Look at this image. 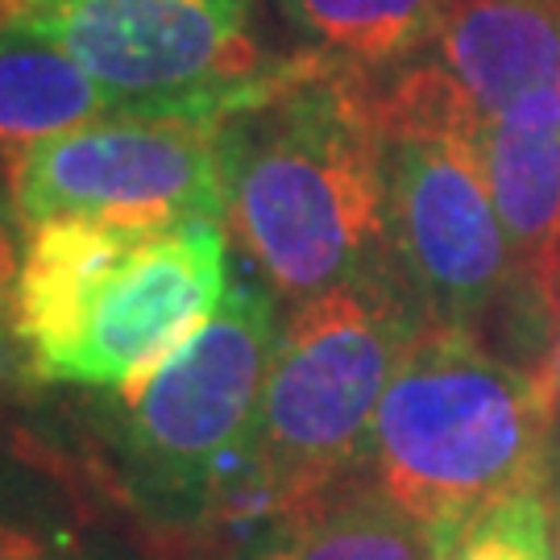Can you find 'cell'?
<instances>
[{"label": "cell", "instance_id": "cell-12", "mask_svg": "<svg viewBox=\"0 0 560 560\" xmlns=\"http://www.w3.org/2000/svg\"><path fill=\"white\" fill-rule=\"evenodd\" d=\"M108 117L101 88L59 46L0 30V166L30 145Z\"/></svg>", "mask_w": 560, "mask_h": 560}, {"label": "cell", "instance_id": "cell-10", "mask_svg": "<svg viewBox=\"0 0 560 560\" xmlns=\"http://www.w3.org/2000/svg\"><path fill=\"white\" fill-rule=\"evenodd\" d=\"M436 62L481 117L560 92V0H453Z\"/></svg>", "mask_w": 560, "mask_h": 560}, {"label": "cell", "instance_id": "cell-19", "mask_svg": "<svg viewBox=\"0 0 560 560\" xmlns=\"http://www.w3.org/2000/svg\"><path fill=\"white\" fill-rule=\"evenodd\" d=\"M13 13H18V0H0V30H9Z\"/></svg>", "mask_w": 560, "mask_h": 560}, {"label": "cell", "instance_id": "cell-2", "mask_svg": "<svg viewBox=\"0 0 560 560\" xmlns=\"http://www.w3.org/2000/svg\"><path fill=\"white\" fill-rule=\"evenodd\" d=\"M233 241L221 221H50L30 229L13 349L42 386L117 390L159 370L221 312Z\"/></svg>", "mask_w": 560, "mask_h": 560}, {"label": "cell", "instance_id": "cell-17", "mask_svg": "<svg viewBox=\"0 0 560 560\" xmlns=\"http://www.w3.org/2000/svg\"><path fill=\"white\" fill-rule=\"evenodd\" d=\"M544 506H548V544H552V560H560V441L552 469L544 478Z\"/></svg>", "mask_w": 560, "mask_h": 560}, {"label": "cell", "instance_id": "cell-5", "mask_svg": "<svg viewBox=\"0 0 560 560\" xmlns=\"http://www.w3.org/2000/svg\"><path fill=\"white\" fill-rule=\"evenodd\" d=\"M266 282L233 279L221 312L145 378L104 390L120 490L159 527L191 532L237 499L279 340Z\"/></svg>", "mask_w": 560, "mask_h": 560}, {"label": "cell", "instance_id": "cell-13", "mask_svg": "<svg viewBox=\"0 0 560 560\" xmlns=\"http://www.w3.org/2000/svg\"><path fill=\"white\" fill-rule=\"evenodd\" d=\"M453 0H275L316 59L349 71L402 67L436 46Z\"/></svg>", "mask_w": 560, "mask_h": 560}, {"label": "cell", "instance_id": "cell-3", "mask_svg": "<svg viewBox=\"0 0 560 560\" xmlns=\"http://www.w3.org/2000/svg\"><path fill=\"white\" fill-rule=\"evenodd\" d=\"M560 441L540 370L478 332L423 320L386 382L361 478L441 536L520 490H540Z\"/></svg>", "mask_w": 560, "mask_h": 560}, {"label": "cell", "instance_id": "cell-15", "mask_svg": "<svg viewBox=\"0 0 560 560\" xmlns=\"http://www.w3.org/2000/svg\"><path fill=\"white\" fill-rule=\"evenodd\" d=\"M0 560H133L120 544L83 527L71 511L21 499L0 486Z\"/></svg>", "mask_w": 560, "mask_h": 560}, {"label": "cell", "instance_id": "cell-16", "mask_svg": "<svg viewBox=\"0 0 560 560\" xmlns=\"http://www.w3.org/2000/svg\"><path fill=\"white\" fill-rule=\"evenodd\" d=\"M21 229H25V221H21L13 191H9V175H0V349L13 345V303H18L21 258H25Z\"/></svg>", "mask_w": 560, "mask_h": 560}, {"label": "cell", "instance_id": "cell-20", "mask_svg": "<svg viewBox=\"0 0 560 560\" xmlns=\"http://www.w3.org/2000/svg\"><path fill=\"white\" fill-rule=\"evenodd\" d=\"M4 353H9V349H0V382H4V374H9V370H4Z\"/></svg>", "mask_w": 560, "mask_h": 560}, {"label": "cell", "instance_id": "cell-9", "mask_svg": "<svg viewBox=\"0 0 560 560\" xmlns=\"http://www.w3.org/2000/svg\"><path fill=\"white\" fill-rule=\"evenodd\" d=\"M481 150L511 254V320L548 358L560 332V92L481 117Z\"/></svg>", "mask_w": 560, "mask_h": 560}, {"label": "cell", "instance_id": "cell-18", "mask_svg": "<svg viewBox=\"0 0 560 560\" xmlns=\"http://www.w3.org/2000/svg\"><path fill=\"white\" fill-rule=\"evenodd\" d=\"M540 374L548 382V390H552V399H557V416H560V332L552 340V349H548V358H544Z\"/></svg>", "mask_w": 560, "mask_h": 560}, {"label": "cell", "instance_id": "cell-14", "mask_svg": "<svg viewBox=\"0 0 560 560\" xmlns=\"http://www.w3.org/2000/svg\"><path fill=\"white\" fill-rule=\"evenodd\" d=\"M432 552L436 560H552L544 486L490 502L486 511L432 536Z\"/></svg>", "mask_w": 560, "mask_h": 560}, {"label": "cell", "instance_id": "cell-1", "mask_svg": "<svg viewBox=\"0 0 560 560\" xmlns=\"http://www.w3.org/2000/svg\"><path fill=\"white\" fill-rule=\"evenodd\" d=\"M224 233L287 307L390 266L378 92L316 59L221 125Z\"/></svg>", "mask_w": 560, "mask_h": 560}, {"label": "cell", "instance_id": "cell-7", "mask_svg": "<svg viewBox=\"0 0 560 560\" xmlns=\"http://www.w3.org/2000/svg\"><path fill=\"white\" fill-rule=\"evenodd\" d=\"M9 30L71 55L108 117L133 120L224 125L316 62L270 59L249 34V0H18Z\"/></svg>", "mask_w": 560, "mask_h": 560}, {"label": "cell", "instance_id": "cell-4", "mask_svg": "<svg viewBox=\"0 0 560 560\" xmlns=\"http://www.w3.org/2000/svg\"><path fill=\"white\" fill-rule=\"evenodd\" d=\"M423 320L395 270L295 303L279 324L249 465L229 515L254 532L358 478L382 390Z\"/></svg>", "mask_w": 560, "mask_h": 560}, {"label": "cell", "instance_id": "cell-11", "mask_svg": "<svg viewBox=\"0 0 560 560\" xmlns=\"http://www.w3.org/2000/svg\"><path fill=\"white\" fill-rule=\"evenodd\" d=\"M241 560H436V552L420 523L358 474L258 523Z\"/></svg>", "mask_w": 560, "mask_h": 560}, {"label": "cell", "instance_id": "cell-6", "mask_svg": "<svg viewBox=\"0 0 560 560\" xmlns=\"http://www.w3.org/2000/svg\"><path fill=\"white\" fill-rule=\"evenodd\" d=\"M390 266L428 320L486 340L511 303V254L490 191L481 113L441 62L378 92Z\"/></svg>", "mask_w": 560, "mask_h": 560}, {"label": "cell", "instance_id": "cell-8", "mask_svg": "<svg viewBox=\"0 0 560 560\" xmlns=\"http://www.w3.org/2000/svg\"><path fill=\"white\" fill-rule=\"evenodd\" d=\"M25 229L50 221L224 224L221 125L104 117L4 166Z\"/></svg>", "mask_w": 560, "mask_h": 560}]
</instances>
